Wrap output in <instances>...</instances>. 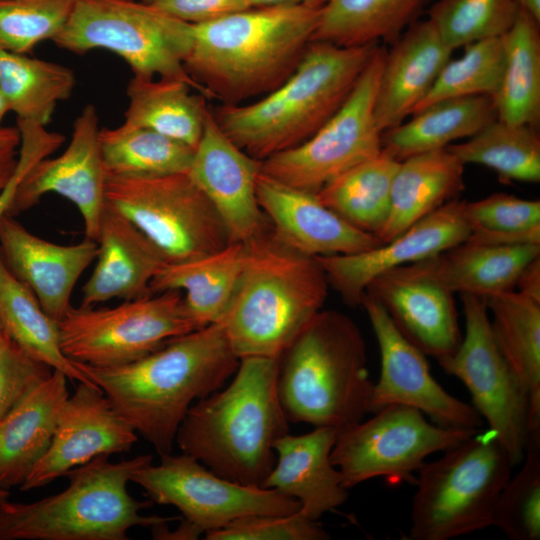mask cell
Here are the masks:
<instances>
[{"label": "cell", "instance_id": "obj_33", "mask_svg": "<svg viewBox=\"0 0 540 540\" xmlns=\"http://www.w3.org/2000/svg\"><path fill=\"white\" fill-rule=\"evenodd\" d=\"M180 80L133 76L124 122L152 129L195 150L205 125L206 98Z\"/></svg>", "mask_w": 540, "mask_h": 540}, {"label": "cell", "instance_id": "obj_10", "mask_svg": "<svg viewBox=\"0 0 540 540\" xmlns=\"http://www.w3.org/2000/svg\"><path fill=\"white\" fill-rule=\"evenodd\" d=\"M105 199L168 263L202 257L231 242L221 218L188 172L154 177L108 175Z\"/></svg>", "mask_w": 540, "mask_h": 540}, {"label": "cell", "instance_id": "obj_20", "mask_svg": "<svg viewBox=\"0 0 540 540\" xmlns=\"http://www.w3.org/2000/svg\"><path fill=\"white\" fill-rule=\"evenodd\" d=\"M260 163L222 131L208 109L188 174L211 202L231 242L248 243L269 231L256 196Z\"/></svg>", "mask_w": 540, "mask_h": 540}, {"label": "cell", "instance_id": "obj_31", "mask_svg": "<svg viewBox=\"0 0 540 540\" xmlns=\"http://www.w3.org/2000/svg\"><path fill=\"white\" fill-rule=\"evenodd\" d=\"M540 256V244L494 245L460 243L430 263L438 278L454 294L483 298L514 290L523 269Z\"/></svg>", "mask_w": 540, "mask_h": 540}, {"label": "cell", "instance_id": "obj_53", "mask_svg": "<svg viewBox=\"0 0 540 540\" xmlns=\"http://www.w3.org/2000/svg\"><path fill=\"white\" fill-rule=\"evenodd\" d=\"M515 2L536 21L540 22V0H515Z\"/></svg>", "mask_w": 540, "mask_h": 540}, {"label": "cell", "instance_id": "obj_48", "mask_svg": "<svg viewBox=\"0 0 540 540\" xmlns=\"http://www.w3.org/2000/svg\"><path fill=\"white\" fill-rule=\"evenodd\" d=\"M21 134V146L17 170L9 184L0 193V220L9 213L18 184L27 171L40 159L48 157L57 150L65 138L59 133H50L43 126L17 120Z\"/></svg>", "mask_w": 540, "mask_h": 540}, {"label": "cell", "instance_id": "obj_27", "mask_svg": "<svg viewBox=\"0 0 540 540\" xmlns=\"http://www.w3.org/2000/svg\"><path fill=\"white\" fill-rule=\"evenodd\" d=\"M67 380L53 370L0 422V488L21 486L47 451L69 396Z\"/></svg>", "mask_w": 540, "mask_h": 540}, {"label": "cell", "instance_id": "obj_55", "mask_svg": "<svg viewBox=\"0 0 540 540\" xmlns=\"http://www.w3.org/2000/svg\"><path fill=\"white\" fill-rule=\"evenodd\" d=\"M11 340L5 334L1 324H0V350L9 344Z\"/></svg>", "mask_w": 540, "mask_h": 540}, {"label": "cell", "instance_id": "obj_21", "mask_svg": "<svg viewBox=\"0 0 540 540\" xmlns=\"http://www.w3.org/2000/svg\"><path fill=\"white\" fill-rule=\"evenodd\" d=\"M463 201L452 200L386 243L347 255L316 257L345 304L360 306L368 284L395 267L428 259L467 240Z\"/></svg>", "mask_w": 540, "mask_h": 540}, {"label": "cell", "instance_id": "obj_47", "mask_svg": "<svg viewBox=\"0 0 540 540\" xmlns=\"http://www.w3.org/2000/svg\"><path fill=\"white\" fill-rule=\"evenodd\" d=\"M53 372L12 341L0 350V422Z\"/></svg>", "mask_w": 540, "mask_h": 540}, {"label": "cell", "instance_id": "obj_9", "mask_svg": "<svg viewBox=\"0 0 540 540\" xmlns=\"http://www.w3.org/2000/svg\"><path fill=\"white\" fill-rule=\"evenodd\" d=\"M52 41L77 54L106 49L122 57L134 76L180 80L211 99L184 66L192 25L138 0H76Z\"/></svg>", "mask_w": 540, "mask_h": 540}, {"label": "cell", "instance_id": "obj_36", "mask_svg": "<svg viewBox=\"0 0 540 540\" xmlns=\"http://www.w3.org/2000/svg\"><path fill=\"white\" fill-rule=\"evenodd\" d=\"M428 0H328L312 41L341 47L396 41Z\"/></svg>", "mask_w": 540, "mask_h": 540}, {"label": "cell", "instance_id": "obj_4", "mask_svg": "<svg viewBox=\"0 0 540 540\" xmlns=\"http://www.w3.org/2000/svg\"><path fill=\"white\" fill-rule=\"evenodd\" d=\"M375 48L312 41L293 74L275 90L250 104H223L213 115L240 149L263 161L303 143L338 111Z\"/></svg>", "mask_w": 540, "mask_h": 540}, {"label": "cell", "instance_id": "obj_37", "mask_svg": "<svg viewBox=\"0 0 540 540\" xmlns=\"http://www.w3.org/2000/svg\"><path fill=\"white\" fill-rule=\"evenodd\" d=\"M399 163L382 149L327 183L315 195L345 221L377 237L390 211L391 187Z\"/></svg>", "mask_w": 540, "mask_h": 540}, {"label": "cell", "instance_id": "obj_11", "mask_svg": "<svg viewBox=\"0 0 540 540\" xmlns=\"http://www.w3.org/2000/svg\"><path fill=\"white\" fill-rule=\"evenodd\" d=\"M58 326L63 353L71 361L98 367L136 361L168 340L199 329L177 290L125 300L112 308L72 306Z\"/></svg>", "mask_w": 540, "mask_h": 540}, {"label": "cell", "instance_id": "obj_19", "mask_svg": "<svg viewBox=\"0 0 540 540\" xmlns=\"http://www.w3.org/2000/svg\"><path fill=\"white\" fill-rule=\"evenodd\" d=\"M137 439L97 385L78 382L61 407L47 451L20 489L45 486L98 456L128 452Z\"/></svg>", "mask_w": 540, "mask_h": 540}, {"label": "cell", "instance_id": "obj_23", "mask_svg": "<svg viewBox=\"0 0 540 540\" xmlns=\"http://www.w3.org/2000/svg\"><path fill=\"white\" fill-rule=\"evenodd\" d=\"M97 252V242L86 237L76 244L61 245L31 233L14 216L6 214L0 220V253L5 265L57 322L72 307L73 289Z\"/></svg>", "mask_w": 540, "mask_h": 540}, {"label": "cell", "instance_id": "obj_44", "mask_svg": "<svg viewBox=\"0 0 540 540\" xmlns=\"http://www.w3.org/2000/svg\"><path fill=\"white\" fill-rule=\"evenodd\" d=\"M520 465L499 495L492 526L510 540H539L540 428L529 431Z\"/></svg>", "mask_w": 540, "mask_h": 540}, {"label": "cell", "instance_id": "obj_42", "mask_svg": "<svg viewBox=\"0 0 540 540\" xmlns=\"http://www.w3.org/2000/svg\"><path fill=\"white\" fill-rule=\"evenodd\" d=\"M503 68L504 47L501 37L465 46L461 57L450 59L444 65L432 88L412 114L444 99L470 96L492 98L500 86Z\"/></svg>", "mask_w": 540, "mask_h": 540}, {"label": "cell", "instance_id": "obj_3", "mask_svg": "<svg viewBox=\"0 0 540 540\" xmlns=\"http://www.w3.org/2000/svg\"><path fill=\"white\" fill-rule=\"evenodd\" d=\"M278 359L241 358L227 386L191 405L175 439L182 453L227 480L262 487L276 461L274 443L289 433Z\"/></svg>", "mask_w": 540, "mask_h": 540}, {"label": "cell", "instance_id": "obj_26", "mask_svg": "<svg viewBox=\"0 0 540 540\" xmlns=\"http://www.w3.org/2000/svg\"><path fill=\"white\" fill-rule=\"evenodd\" d=\"M337 431L314 427L303 435L280 437L274 443L275 464L262 488L274 489L297 500L300 512L316 520L344 504L348 497L342 476L332 464Z\"/></svg>", "mask_w": 540, "mask_h": 540}, {"label": "cell", "instance_id": "obj_13", "mask_svg": "<svg viewBox=\"0 0 540 540\" xmlns=\"http://www.w3.org/2000/svg\"><path fill=\"white\" fill-rule=\"evenodd\" d=\"M372 414L337 433L330 457L346 489L377 477L391 483L410 481L429 455L444 452L479 430L441 426L402 405Z\"/></svg>", "mask_w": 540, "mask_h": 540}, {"label": "cell", "instance_id": "obj_50", "mask_svg": "<svg viewBox=\"0 0 540 540\" xmlns=\"http://www.w3.org/2000/svg\"><path fill=\"white\" fill-rule=\"evenodd\" d=\"M21 134L18 128L0 126V193L13 178L19 160Z\"/></svg>", "mask_w": 540, "mask_h": 540}, {"label": "cell", "instance_id": "obj_30", "mask_svg": "<svg viewBox=\"0 0 540 540\" xmlns=\"http://www.w3.org/2000/svg\"><path fill=\"white\" fill-rule=\"evenodd\" d=\"M411 116L406 123L382 134V149L398 161L447 148L452 142L473 136L497 119L489 96L440 100Z\"/></svg>", "mask_w": 540, "mask_h": 540}, {"label": "cell", "instance_id": "obj_2", "mask_svg": "<svg viewBox=\"0 0 540 540\" xmlns=\"http://www.w3.org/2000/svg\"><path fill=\"white\" fill-rule=\"evenodd\" d=\"M322 7H249L192 25L184 60L189 75L224 104L268 94L296 70Z\"/></svg>", "mask_w": 540, "mask_h": 540}, {"label": "cell", "instance_id": "obj_39", "mask_svg": "<svg viewBox=\"0 0 540 540\" xmlns=\"http://www.w3.org/2000/svg\"><path fill=\"white\" fill-rule=\"evenodd\" d=\"M108 175L154 177L188 172L194 149L152 129L123 122L99 130Z\"/></svg>", "mask_w": 540, "mask_h": 540}, {"label": "cell", "instance_id": "obj_41", "mask_svg": "<svg viewBox=\"0 0 540 540\" xmlns=\"http://www.w3.org/2000/svg\"><path fill=\"white\" fill-rule=\"evenodd\" d=\"M467 242L494 245L540 244V201L506 193L463 201Z\"/></svg>", "mask_w": 540, "mask_h": 540}, {"label": "cell", "instance_id": "obj_8", "mask_svg": "<svg viewBox=\"0 0 540 540\" xmlns=\"http://www.w3.org/2000/svg\"><path fill=\"white\" fill-rule=\"evenodd\" d=\"M510 456L496 435L480 430L418 469L409 540H449L492 526L511 477Z\"/></svg>", "mask_w": 540, "mask_h": 540}, {"label": "cell", "instance_id": "obj_16", "mask_svg": "<svg viewBox=\"0 0 540 540\" xmlns=\"http://www.w3.org/2000/svg\"><path fill=\"white\" fill-rule=\"evenodd\" d=\"M360 306L369 318L381 356L380 377L373 386L369 413L402 405L419 410L441 426L480 429L484 421L478 412L435 380L426 355L399 332L384 308L366 293Z\"/></svg>", "mask_w": 540, "mask_h": 540}, {"label": "cell", "instance_id": "obj_12", "mask_svg": "<svg viewBox=\"0 0 540 540\" xmlns=\"http://www.w3.org/2000/svg\"><path fill=\"white\" fill-rule=\"evenodd\" d=\"M386 51L375 48L352 92L309 139L261 161L266 175L316 193L327 183L382 151L375 98Z\"/></svg>", "mask_w": 540, "mask_h": 540}, {"label": "cell", "instance_id": "obj_52", "mask_svg": "<svg viewBox=\"0 0 540 540\" xmlns=\"http://www.w3.org/2000/svg\"><path fill=\"white\" fill-rule=\"evenodd\" d=\"M328 0H247L250 7H267L279 5H309L323 7Z\"/></svg>", "mask_w": 540, "mask_h": 540}, {"label": "cell", "instance_id": "obj_24", "mask_svg": "<svg viewBox=\"0 0 540 540\" xmlns=\"http://www.w3.org/2000/svg\"><path fill=\"white\" fill-rule=\"evenodd\" d=\"M96 242V264L81 290L80 306L151 295V281L168 262L133 223L106 205Z\"/></svg>", "mask_w": 540, "mask_h": 540}, {"label": "cell", "instance_id": "obj_38", "mask_svg": "<svg viewBox=\"0 0 540 540\" xmlns=\"http://www.w3.org/2000/svg\"><path fill=\"white\" fill-rule=\"evenodd\" d=\"M74 72L61 64L0 50V90L17 119L45 127L57 102L68 99Z\"/></svg>", "mask_w": 540, "mask_h": 540}, {"label": "cell", "instance_id": "obj_54", "mask_svg": "<svg viewBox=\"0 0 540 540\" xmlns=\"http://www.w3.org/2000/svg\"><path fill=\"white\" fill-rule=\"evenodd\" d=\"M9 111L8 105L6 103V100L0 90V126L2 123L3 118L5 117L6 113Z\"/></svg>", "mask_w": 540, "mask_h": 540}, {"label": "cell", "instance_id": "obj_6", "mask_svg": "<svg viewBox=\"0 0 540 540\" xmlns=\"http://www.w3.org/2000/svg\"><path fill=\"white\" fill-rule=\"evenodd\" d=\"M374 383L354 321L321 310L278 359L277 392L289 422L338 432L369 413Z\"/></svg>", "mask_w": 540, "mask_h": 540}, {"label": "cell", "instance_id": "obj_40", "mask_svg": "<svg viewBox=\"0 0 540 540\" xmlns=\"http://www.w3.org/2000/svg\"><path fill=\"white\" fill-rule=\"evenodd\" d=\"M447 149L464 165L490 168L503 181H540V137L535 126L495 119L466 141Z\"/></svg>", "mask_w": 540, "mask_h": 540}, {"label": "cell", "instance_id": "obj_15", "mask_svg": "<svg viewBox=\"0 0 540 540\" xmlns=\"http://www.w3.org/2000/svg\"><path fill=\"white\" fill-rule=\"evenodd\" d=\"M131 481L151 502L172 505L200 536L250 515H291L299 502L274 489L227 480L182 453L160 456V463L145 465Z\"/></svg>", "mask_w": 540, "mask_h": 540}, {"label": "cell", "instance_id": "obj_32", "mask_svg": "<svg viewBox=\"0 0 540 540\" xmlns=\"http://www.w3.org/2000/svg\"><path fill=\"white\" fill-rule=\"evenodd\" d=\"M486 305L494 341L528 393L530 430L539 428L540 302L514 289L486 298Z\"/></svg>", "mask_w": 540, "mask_h": 540}, {"label": "cell", "instance_id": "obj_49", "mask_svg": "<svg viewBox=\"0 0 540 540\" xmlns=\"http://www.w3.org/2000/svg\"><path fill=\"white\" fill-rule=\"evenodd\" d=\"M145 2L192 25L212 22L250 7L247 0H147Z\"/></svg>", "mask_w": 540, "mask_h": 540}, {"label": "cell", "instance_id": "obj_51", "mask_svg": "<svg viewBox=\"0 0 540 540\" xmlns=\"http://www.w3.org/2000/svg\"><path fill=\"white\" fill-rule=\"evenodd\" d=\"M515 287L517 291L540 302V256L523 269Z\"/></svg>", "mask_w": 540, "mask_h": 540}, {"label": "cell", "instance_id": "obj_1", "mask_svg": "<svg viewBox=\"0 0 540 540\" xmlns=\"http://www.w3.org/2000/svg\"><path fill=\"white\" fill-rule=\"evenodd\" d=\"M73 362L136 433L163 456L172 452L177 430L193 401L222 388L240 359L223 326L214 323L174 337L124 365Z\"/></svg>", "mask_w": 540, "mask_h": 540}, {"label": "cell", "instance_id": "obj_25", "mask_svg": "<svg viewBox=\"0 0 540 540\" xmlns=\"http://www.w3.org/2000/svg\"><path fill=\"white\" fill-rule=\"evenodd\" d=\"M386 52L375 98V119L383 132L411 115L425 98L452 51L431 22H413Z\"/></svg>", "mask_w": 540, "mask_h": 540}, {"label": "cell", "instance_id": "obj_57", "mask_svg": "<svg viewBox=\"0 0 540 540\" xmlns=\"http://www.w3.org/2000/svg\"><path fill=\"white\" fill-rule=\"evenodd\" d=\"M141 1H147V0H141Z\"/></svg>", "mask_w": 540, "mask_h": 540}, {"label": "cell", "instance_id": "obj_46", "mask_svg": "<svg viewBox=\"0 0 540 540\" xmlns=\"http://www.w3.org/2000/svg\"><path fill=\"white\" fill-rule=\"evenodd\" d=\"M207 540H327L330 535L300 511L291 515H250L205 533Z\"/></svg>", "mask_w": 540, "mask_h": 540}, {"label": "cell", "instance_id": "obj_28", "mask_svg": "<svg viewBox=\"0 0 540 540\" xmlns=\"http://www.w3.org/2000/svg\"><path fill=\"white\" fill-rule=\"evenodd\" d=\"M464 166L447 148L400 161L392 182L390 211L378 239L390 241L457 199L464 189Z\"/></svg>", "mask_w": 540, "mask_h": 540}, {"label": "cell", "instance_id": "obj_18", "mask_svg": "<svg viewBox=\"0 0 540 540\" xmlns=\"http://www.w3.org/2000/svg\"><path fill=\"white\" fill-rule=\"evenodd\" d=\"M99 118L93 104L86 105L73 125L71 141L56 158L37 161L18 184L8 215L15 216L53 192L79 210L85 237L97 239L106 208V171L99 145Z\"/></svg>", "mask_w": 540, "mask_h": 540}, {"label": "cell", "instance_id": "obj_43", "mask_svg": "<svg viewBox=\"0 0 540 540\" xmlns=\"http://www.w3.org/2000/svg\"><path fill=\"white\" fill-rule=\"evenodd\" d=\"M519 10L515 0H439L430 8L427 19L443 42L454 50L502 37Z\"/></svg>", "mask_w": 540, "mask_h": 540}, {"label": "cell", "instance_id": "obj_14", "mask_svg": "<svg viewBox=\"0 0 540 540\" xmlns=\"http://www.w3.org/2000/svg\"><path fill=\"white\" fill-rule=\"evenodd\" d=\"M465 332L457 349L440 360L442 369L467 387L472 406L519 465L530 430L528 393L500 353L490 326L486 299L461 294Z\"/></svg>", "mask_w": 540, "mask_h": 540}, {"label": "cell", "instance_id": "obj_22", "mask_svg": "<svg viewBox=\"0 0 540 540\" xmlns=\"http://www.w3.org/2000/svg\"><path fill=\"white\" fill-rule=\"evenodd\" d=\"M256 196L274 236L300 254L347 255L382 243L326 207L315 193L285 184L261 170L256 179Z\"/></svg>", "mask_w": 540, "mask_h": 540}, {"label": "cell", "instance_id": "obj_35", "mask_svg": "<svg viewBox=\"0 0 540 540\" xmlns=\"http://www.w3.org/2000/svg\"><path fill=\"white\" fill-rule=\"evenodd\" d=\"M539 23L520 8L515 22L501 37L504 68L500 86L492 97L497 119L535 126L540 118Z\"/></svg>", "mask_w": 540, "mask_h": 540}, {"label": "cell", "instance_id": "obj_5", "mask_svg": "<svg viewBox=\"0 0 540 540\" xmlns=\"http://www.w3.org/2000/svg\"><path fill=\"white\" fill-rule=\"evenodd\" d=\"M244 267L220 324L235 355L279 358L322 310L329 283L316 257L268 231L246 243Z\"/></svg>", "mask_w": 540, "mask_h": 540}, {"label": "cell", "instance_id": "obj_17", "mask_svg": "<svg viewBox=\"0 0 540 540\" xmlns=\"http://www.w3.org/2000/svg\"><path fill=\"white\" fill-rule=\"evenodd\" d=\"M386 311L399 332L437 361L462 340L454 293L434 272L429 258L377 275L365 292Z\"/></svg>", "mask_w": 540, "mask_h": 540}, {"label": "cell", "instance_id": "obj_45", "mask_svg": "<svg viewBox=\"0 0 540 540\" xmlns=\"http://www.w3.org/2000/svg\"><path fill=\"white\" fill-rule=\"evenodd\" d=\"M76 0H0V50L27 54L51 40L66 23Z\"/></svg>", "mask_w": 540, "mask_h": 540}, {"label": "cell", "instance_id": "obj_29", "mask_svg": "<svg viewBox=\"0 0 540 540\" xmlns=\"http://www.w3.org/2000/svg\"><path fill=\"white\" fill-rule=\"evenodd\" d=\"M246 252V243L230 242L214 253L167 263L151 281L150 292L183 291L186 309L198 328L220 323L239 282Z\"/></svg>", "mask_w": 540, "mask_h": 540}, {"label": "cell", "instance_id": "obj_7", "mask_svg": "<svg viewBox=\"0 0 540 540\" xmlns=\"http://www.w3.org/2000/svg\"><path fill=\"white\" fill-rule=\"evenodd\" d=\"M151 455L111 462L98 456L68 471L66 489L32 503L0 505V540H126L134 526L151 528L177 517L141 515L151 501L127 490Z\"/></svg>", "mask_w": 540, "mask_h": 540}, {"label": "cell", "instance_id": "obj_34", "mask_svg": "<svg viewBox=\"0 0 540 540\" xmlns=\"http://www.w3.org/2000/svg\"><path fill=\"white\" fill-rule=\"evenodd\" d=\"M0 324L8 338L30 357L71 381L92 383L62 351L58 322L5 265L0 253Z\"/></svg>", "mask_w": 540, "mask_h": 540}, {"label": "cell", "instance_id": "obj_56", "mask_svg": "<svg viewBox=\"0 0 540 540\" xmlns=\"http://www.w3.org/2000/svg\"><path fill=\"white\" fill-rule=\"evenodd\" d=\"M9 492L6 489L0 488V505L8 500Z\"/></svg>", "mask_w": 540, "mask_h": 540}]
</instances>
